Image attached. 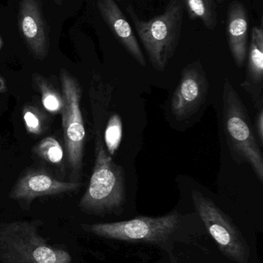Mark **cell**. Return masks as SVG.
<instances>
[{"label": "cell", "instance_id": "cell-20", "mask_svg": "<svg viewBox=\"0 0 263 263\" xmlns=\"http://www.w3.org/2000/svg\"><path fill=\"white\" fill-rule=\"evenodd\" d=\"M7 91V86H6V81L4 78L0 75V94L4 93Z\"/></svg>", "mask_w": 263, "mask_h": 263}, {"label": "cell", "instance_id": "cell-11", "mask_svg": "<svg viewBox=\"0 0 263 263\" xmlns=\"http://www.w3.org/2000/svg\"><path fill=\"white\" fill-rule=\"evenodd\" d=\"M97 6L102 18L119 43L139 65L146 66V60L134 30L115 1L97 0Z\"/></svg>", "mask_w": 263, "mask_h": 263}, {"label": "cell", "instance_id": "cell-1", "mask_svg": "<svg viewBox=\"0 0 263 263\" xmlns=\"http://www.w3.org/2000/svg\"><path fill=\"white\" fill-rule=\"evenodd\" d=\"M94 165L89 185L79 202L83 213L104 216L121 211L126 200L125 171L114 162L103 142L95 133Z\"/></svg>", "mask_w": 263, "mask_h": 263}, {"label": "cell", "instance_id": "cell-19", "mask_svg": "<svg viewBox=\"0 0 263 263\" xmlns=\"http://www.w3.org/2000/svg\"><path fill=\"white\" fill-rule=\"evenodd\" d=\"M255 129L256 133L257 135V138L260 141L261 143H263V109L262 106H260L257 114L256 116L255 120Z\"/></svg>", "mask_w": 263, "mask_h": 263}, {"label": "cell", "instance_id": "cell-17", "mask_svg": "<svg viewBox=\"0 0 263 263\" xmlns=\"http://www.w3.org/2000/svg\"><path fill=\"white\" fill-rule=\"evenodd\" d=\"M23 119L26 131L29 134L40 136L47 128V117L34 105H26L23 107Z\"/></svg>", "mask_w": 263, "mask_h": 263}, {"label": "cell", "instance_id": "cell-8", "mask_svg": "<svg viewBox=\"0 0 263 263\" xmlns=\"http://www.w3.org/2000/svg\"><path fill=\"white\" fill-rule=\"evenodd\" d=\"M208 82L200 62L188 65L182 71L180 82L173 94L171 109L179 120L196 114L205 102Z\"/></svg>", "mask_w": 263, "mask_h": 263}, {"label": "cell", "instance_id": "cell-13", "mask_svg": "<svg viewBox=\"0 0 263 263\" xmlns=\"http://www.w3.org/2000/svg\"><path fill=\"white\" fill-rule=\"evenodd\" d=\"M247 78L241 86L253 97L257 106H262L263 29L260 26L252 29L251 41L247 52Z\"/></svg>", "mask_w": 263, "mask_h": 263}, {"label": "cell", "instance_id": "cell-18", "mask_svg": "<svg viewBox=\"0 0 263 263\" xmlns=\"http://www.w3.org/2000/svg\"><path fill=\"white\" fill-rule=\"evenodd\" d=\"M122 137V123L120 117L113 115L103 133V139L108 153L113 156L120 145Z\"/></svg>", "mask_w": 263, "mask_h": 263}, {"label": "cell", "instance_id": "cell-22", "mask_svg": "<svg viewBox=\"0 0 263 263\" xmlns=\"http://www.w3.org/2000/svg\"><path fill=\"white\" fill-rule=\"evenodd\" d=\"M218 2H222L223 0H217Z\"/></svg>", "mask_w": 263, "mask_h": 263}, {"label": "cell", "instance_id": "cell-5", "mask_svg": "<svg viewBox=\"0 0 263 263\" xmlns=\"http://www.w3.org/2000/svg\"><path fill=\"white\" fill-rule=\"evenodd\" d=\"M63 98L62 125L72 181L80 182L84 153V122L81 111L82 88L77 79L65 69L60 71Z\"/></svg>", "mask_w": 263, "mask_h": 263}, {"label": "cell", "instance_id": "cell-7", "mask_svg": "<svg viewBox=\"0 0 263 263\" xmlns=\"http://www.w3.org/2000/svg\"><path fill=\"white\" fill-rule=\"evenodd\" d=\"M180 223V215L174 212L160 217L135 218L111 223L83 225L95 236L126 242H159L172 234Z\"/></svg>", "mask_w": 263, "mask_h": 263}, {"label": "cell", "instance_id": "cell-9", "mask_svg": "<svg viewBox=\"0 0 263 263\" xmlns=\"http://www.w3.org/2000/svg\"><path fill=\"white\" fill-rule=\"evenodd\" d=\"M80 186V182L60 180L43 170H28L12 186L9 197L18 202L30 203L37 198L77 191Z\"/></svg>", "mask_w": 263, "mask_h": 263}, {"label": "cell", "instance_id": "cell-3", "mask_svg": "<svg viewBox=\"0 0 263 263\" xmlns=\"http://www.w3.org/2000/svg\"><path fill=\"white\" fill-rule=\"evenodd\" d=\"M42 222L13 221L0 224L2 263H71L66 250L49 245L39 233Z\"/></svg>", "mask_w": 263, "mask_h": 263}, {"label": "cell", "instance_id": "cell-2", "mask_svg": "<svg viewBox=\"0 0 263 263\" xmlns=\"http://www.w3.org/2000/svg\"><path fill=\"white\" fill-rule=\"evenodd\" d=\"M126 9L151 65L156 70H165L180 40L183 23L182 0H169L165 11L149 20L139 18L131 6Z\"/></svg>", "mask_w": 263, "mask_h": 263}, {"label": "cell", "instance_id": "cell-16", "mask_svg": "<svg viewBox=\"0 0 263 263\" xmlns=\"http://www.w3.org/2000/svg\"><path fill=\"white\" fill-rule=\"evenodd\" d=\"M37 157L55 166L63 164L64 152L59 141L54 136H46L32 148Z\"/></svg>", "mask_w": 263, "mask_h": 263}, {"label": "cell", "instance_id": "cell-15", "mask_svg": "<svg viewBox=\"0 0 263 263\" xmlns=\"http://www.w3.org/2000/svg\"><path fill=\"white\" fill-rule=\"evenodd\" d=\"M32 83L40 92L43 108L51 114H61L63 108V95L40 74H34Z\"/></svg>", "mask_w": 263, "mask_h": 263}, {"label": "cell", "instance_id": "cell-12", "mask_svg": "<svg viewBox=\"0 0 263 263\" xmlns=\"http://www.w3.org/2000/svg\"><path fill=\"white\" fill-rule=\"evenodd\" d=\"M227 40L230 52L238 67H242L248 52L249 16L242 3L235 1L227 12Z\"/></svg>", "mask_w": 263, "mask_h": 263}, {"label": "cell", "instance_id": "cell-4", "mask_svg": "<svg viewBox=\"0 0 263 263\" xmlns=\"http://www.w3.org/2000/svg\"><path fill=\"white\" fill-rule=\"evenodd\" d=\"M222 101L224 129L232 155L237 162L250 164L262 183V151L247 108L229 80L224 83Z\"/></svg>", "mask_w": 263, "mask_h": 263}, {"label": "cell", "instance_id": "cell-14", "mask_svg": "<svg viewBox=\"0 0 263 263\" xmlns=\"http://www.w3.org/2000/svg\"><path fill=\"white\" fill-rule=\"evenodd\" d=\"M191 20H199L205 27L213 30L217 26L216 0H182Z\"/></svg>", "mask_w": 263, "mask_h": 263}, {"label": "cell", "instance_id": "cell-6", "mask_svg": "<svg viewBox=\"0 0 263 263\" xmlns=\"http://www.w3.org/2000/svg\"><path fill=\"white\" fill-rule=\"evenodd\" d=\"M191 199L198 214L224 256L237 263H248L250 247L240 230L209 198L197 190Z\"/></svg>", "mask_w": 263, "mask_h": 263}, {"label": "cell", "instance_id": "cell-10", "mask_svg": "<svg viewBox=\"0 0 263 263\" xmlns=\"http://www.w3.org/2000/svg\"><path fill=\"white\" fill-rule=\"evenodd\" d=\"M19 27L32 55L44 60L48 54L47 33L37 0H21Z\"/></svg>", "mask_w": 263, "mask_h": 263}, {"label": "cell", "instance_id": "cell-21", "mask_svg": "<svg viewBox=\"0 0 263 263\" xmlns=\"http://www.w3.org/2000/svg\"><path fill=\"white\" fill-rule=\"evenodd\" d=\"M54 1H55V3H57V5L60 6V5H61L62 2H63V0H54Z\"/></svg>", "mask_w": 263, "mask_h": 263}]
</instances>
